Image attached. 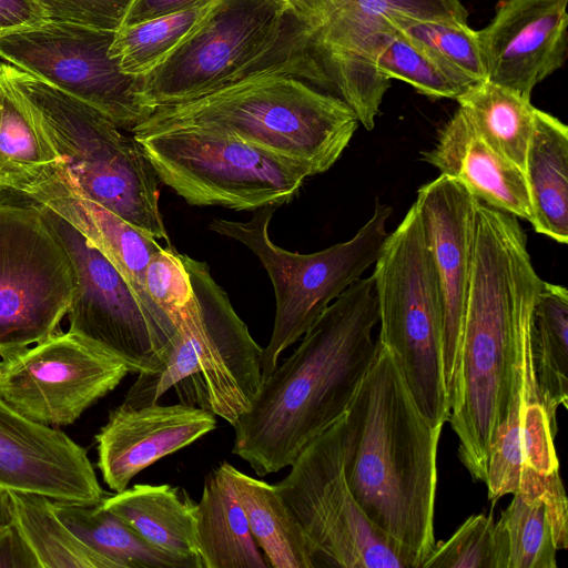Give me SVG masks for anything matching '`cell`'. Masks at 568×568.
<instances>
[{
  "label": "cell",
  "instance_id": "obj_1",
  "mask_svg": "<svg viewBox=\"0 0 568 568\" xmlns=\"http://www.w3.org/2000/svg\"><path fill=\"white\" fill-rule=\"evenodd\" d=\"M542 283L517 217L476 200L473 265L448 422L462 464L484 484L509 402L516 336L532 318Z\"/></svg>",
  "mask_w": 568,
  "mask_h": 568
},
{
  "label": "cell",
  "instance_id": "obj_2",
  "mask_svg": "<svg viewBox=\"0 0 568 568\" xmlns=\"http://www.w3.org/2000/svg\"><path fill=\"white\" fill-rule=\"evenodd\" d=\"M374 280L358 278L263 381L234 428L232 453L264 477L288 467L347 410L376 354Z\"/></svg>",
  "mask_w": 568,
  "mask_h": 568
},
{
  "label": "cell",
  "instance_id": "obj_3",
  "mask_svg": "<svg viewBox=\"0 0 568 568\" xmlns=\"http://www.w3.org/2000/svg\"><path fill=\"white\" fill-rule=\"evenodd\" d=\"M373 363L346 410L344 473L367 518L422 565L435 547L437 447L443 427L418 409L390 351Z\"/></svg>",
  "mask_w": 568,
  "mask_h": 568
},
{
  "label": "cell",
  "instance_id": "obj_4",
  "mask_svg": "<svg viewBox=\"0 0 568 568\" xmlns=\"http://www.w3.org/2000/svg\"><path fill=\"white\" fill-rule=\"evenodd\" d=\"M310 36L288 0H215L156 67L136 77L135 90L153 112L263 73L292 74L322 89Z\"/></svg>",
  "mask_w": 568,
  "mask_h": 568
},
{
  "label": "cell",
  "instance_id": "obj_5",
  "mask_svg": "<svg viewBox=\"0 0 568 568\" xmlns=\"http://www.w3.org/2000/svg\"><path fill=\"white\" fill-rule=\"evenodd\" d=\"M358 123L355 112L335 94L295 75L272 72L192 101L158 106L133 130L217 129L313 176L339 159Z\"/></svg>",
  "mask_w": 568,
  "mask_h": 568
},
{
  "label": "cell",
  "instance_id": "obj_6",
  "mask_svg": "<svg viewBox=\"0 0 568 568\" xmlns=\"http://www.w3.org/2000/svg\"><path fill=\"white\" fill-rule=\"evenodd\" d=\"M192 295L185 305L162 366L140 373L123 405L158 403L170 388L182 400L234 425L258 395L264 381L263 348L251 336L226 292L206 263L181 254Z\"/></svg>",
  "mask_w": 568,
  "mask_h": 568
},
{
  "label": "cell",
  "instance_id": "obj_7",
  "mask_svg": "<svg viewBox=\"0 0 568 568\" xmlns=\"http://www.w3.org/2000/svg\"><path fill=\"white\" fill-rule=\"evenodd\" d=\"M7 71L84 197L144 234L170 244L159 209V179L139 142L104 113L7 63Z\"/></svg>",
  "mask_w": 568,
  "mask_h": 568
},
{
  "label": "cell",
  "instance_id": "obj_8",
  "mask_svg": "<svg viewBox=\"0 0 568 568\" xmlns=\"http://www.w3.org/2000/svg\"><path fill=\"white\" fill-rule=\"evenodd\" d=\"M381 324L377 342L393 354L420 413L435 427L449 417L440 291L422 217L414 203L387 235L374 263Z\"/></svg>",
  "mask_w": 568,
  "mask_h": 568
},
{
  "label": "cell",
  "instance_id": "obj_9",
  "mask_svg": "<svg viewBox=\"0 0 568 568\" xmlns=\"http://www.w3.org/2000/svg\"><path fill=\"white\" fill-rule=\"evenodd\" d=\"M277 206L253 211L245 222L214 219L209 229L245 245L268 274L275 293V318L270 342L263 348L264 379L276 368L280 355L297 342L325 308L378 258L392 213L376 202L369 220L348 241L320 252L300 254L275 245L268 226Z\"/></svg>",
  "mask_w": 568,
  "mask_h": 568
},
{
  "label": "cell",
  "instance_id": "obj_10",
  "mask_svg": "<svg viewBox=\"0 0 568 568\" xmlns=\"http://www.w3.org/2000/svg\"><path fill=\"white\" fill-rule=\"evenodd\" d=\"M162 183L191 205L255 211L292 201L308 178L284 159L205 126L131 131Z\"/></svg>",
  "mask_w": 568,
  "mask_h": 568
},
{
  "label": "cell",
  "instance_id": "obj_11",
  "mask_svg": "<svg viewBox=\"0 0 568 568\" xmlns=\"http://www.w3.org/2000/svg\"><path fill=\"white\" fill-rule=\"evenodd\" d=\"M346 413L315 437L275 487L297 520L316 567L413 568L365 515L345 478Z\"/></svg>",
  "mask_w": 568,
  "mask_h": 568
},
{
  "label": "cell",
  "instance_id": "obj_12",
  "mask_svg": "<svg viewBox=\"0 0 568 568\" xmlns=\"http://www.w3.org/2000/svg\"><path fill=\"white\" fill-rule=\"evenodd\" d=\"M71 260L74 292L69 331L122 362L129 373H154L163 364L176 328L141 303L109 258L73 224L36 202Z\"/></svg>",
  "mask_w": 568,
  "mask_h": 568
},
{
  "label": "cell",
  "instance_id": "obj_13",
  "mask_svg": "<svg viewBox=\"0 0 568 568\" xmlns=\"http://www.w3.org/2000/svg\"><path fill=\"white\" fill-rule=\"evenodd\" d=\"M73 292L71 260L37 203H0V357L58 333Z\"/></svg>",
  "mask_w": 568,
  "mask_h": 568
},
{
  "label": "cell",
  "instance_id": "obj_14",
  "mask_svg": "<svg viewBox=\"0 0 568 568\" xmlns=\"http://www.w3.org/2000/svg\"><path fill=\"white\" fill-rule=\"evenodd\" d=\"M115 31L45 20L0 36V58L132 131L152 111L109 54Z\"/></svg>",
  "mask_w": 568,
  "mask_h": 568
},
{
  "label": "cell",
  "instance_id": "obj_15",
  "mask_svg": "<svg viewBox=\"0 0 568 568\" xmlns=\"http://www.w3.org/2000/svg\"><path fill=\"white\" fill-rule=\"evenodd\" d=\"M402 17L467 20L459 0H345L311 30L310 48L326 90L371 131L390 81L376 70L385 39Z\"/></svg>",
  "mask_w": 568,
  "mask_h": 568
},
{
  "label": "cell",
  "instance_id": "obj_16",
  "mask_svg": "<svg viewBox=\"0 0 568 568\" xmlns=\"http://www.w3.org/2000/svg\"><path fill=\"white\" fill-rule=\"evenodd\" d=\"M129 374L126 366L70 332L0 359V397L49 426L73 424Z\"/></svg>",
  "mask_w": 568,
  "mask_h": 568
},
{
  "label": "cell",
  "instance_id": "obj_17",
  "mask_svg": "<svg viewBox=\"0 0 568 568\" xmlns=\"http://www.w3.org/2000/svg\"><path fill=\"white\" fill-rule=\"evenodd\" d=\"M475 203L476 197L464 184L445 174L420 186L415 201L440 291L442 352L448 398L458 369L471 274Z\"/></svg>",
  "mask_w": 568,
  "mask_h": 568
},
{
  "label": "cell",
  "instance_id": "obj_18",
  "mask_svg": "<svg viewBox=\"0 0 568 568\" xmlns=\"http://www.w3.org/2000/svg\"><path fill=\"white\" fill-rule=\"evenodd\" d=\"M0 489L88 505L105 497L85 448L1 397Z\"/></svg>",
  "mask_w": 568,
  "mask_h": 568
},
{
  "label": "cell",
  "instance_id": "obj_19",
  "mask_svg": "<svg viewBox=\"0 0 568 568\" xmlns=\"http://www.w3.org/2000/svg\"><path fill=\"white\" fill-rule=\"evenodd\" d=\"M568 0H506L477 31L487 80L530 99L567 53Z\"/></svg>",
  "mask_w": 568,
  "mask_h": 568
},
{
  "label": "cell",
  "instance_id": "obj_20",
  "mask_svg": "<svg viewBox=\"0 0 568 568\" xmlns=\"http://www.w3.org/2000/svg\"><path fill=\"white\" fill-rule=\"evenodd\" d=\"M531 331L532 320L516 336L509 402L490 449L485 485L494 503L517 493L526 470L542 476L559 471L554 445L557 428L551 425L537 384Z\"/></svg>",
  "mask_w": 568,
  "mask_h": 568
},
{
  "label": "cell",
  "instance_id": "obj_21",
  "mask_svg": "<svg viewBox=\"0 0 568 568\" xmlns=\"http://www.w3.org/2000/svg\"><path fill=\"white\" fill-rule=\"evenodd\" d=\"M215 427V415L194 405L121 404L110 410L94 437L97 466L108 487L120 493L146 467L190 446Z\"/></svg>",
  "mask_w": 568,
  "mask_h": 568
},
{
  "label": "cell",
  "instance_id": "obj_22",
  "mask_svg": "<svg viewBox=\"0 0 568 568\" xmlns=\"http://www.w3.org/2000/svg\"><path fill=\"white\" fill-rule=\"evenodd\" d=\"M422 155L480 202L531 221L524 171L487 143L460 108L440 131L435 146Z\"/></svg>",
  "mask_w": 568,
  "mask_h": 568
},
{
  "label": "cell",
  "instance_id": "obj_23",
  "mask_svg": "<svg viewBox=\"0 0 568 568\" xmlns=\"http://www.w3.org/2000/svg\"><path fill=\"white\" fill-rule=\"evenodd\" d=\"M29 200L51 207L81 231L116 267L148 311L176 328L145 287L146 265L151 256L162 247L156 239L78 193L65 171Z\"/></svg>",
  "mask_w": 568,
  "mask_h": 568
},
{
  "label": "cell",
  "instance_id": "obj_24",
  "mask_svg": "<svg viewBox=\"0 0 568 568\" xmlns=\"http://www.w3.org/2000/svg\"><path fill=\"white\" fill-rule=\"evenodd\" d=\"M64 172L39 119L0 63V192L28 199Z\"/></svg>",
  "mask_w": 568,
  "mask_h": 568
},
{
  "label": "cell",
  "instance_id": "obj_25",
  "mask_svg": "<svg viewBox=\"0 0 568 568\" xmlns=\"http://www.w3.org/2000/svg\"><path fill=\"white\" fill-rule=\"evenodd\" d=\"M100 505L124 520L153 547L203 568L195 534L196 503L169 484H135L104 497Z\"/></svg>",
  "mask_w": 568,
  "mask_h": 568
},
{
  "label": "cell",
  "instance_id": "obj_26",
  "mask_svg": "<svg viewBox=\"0 0 568 568\" xmlns=\"http://www.w3.org/2000/svg\"><path fill=\"white\" fill-rule=\"evenodd\" d=\"M195 534L203 568L270 567L251 534L226 462L205 477Z\"/></svg>",
  "mask_w": 568,
  "mask_h": 568
},
{
  "label": "cell",
  "instance_id": "obj_27",
  "mask_svg": "<svg viewBox=\"0 0 568 568\" xmlns=\"http://www.w3.org/2000/svg\"><path fill=\"white\" fill-rule=\"evenodd\" d=\"M524 173L534 229L560 244H567L568 128L537 108Z\"/></svg>",
  "mask_w": 568,
  "mask_h": 568
},
{
  "label": "cell",
  "instance_id": "obj_28",
  "mask_svg": "<svg viewBox=\"0 0 568 568\" xmlns=\"http://www.w3.org/2000/svg\"><path fill=\"white\" fill-rule=\"evenodd\" d=\"M235 491L251 534L272 568H315L313 551L275 485L231 465Z\"/></svg>",
  "mask_w": 568,
  "mask_h": 568
},
{
  "label": "cell",
  "instance_id": "obj_29",
  "mask_svg": "<svg viewBox=\"0 0 568 568\" xmlns=\"http://www.w3.org/2000/svg\"><path fill=\"white\" fill-rule=\"evenodd\" d=\"M51 503L55 515L74 536L115 568H189L184 561L150 545L100 504L55 499Z\"/></svg>",
  "mask_w": 568,
  "mask_h": 568
},
{
  "label": "cell",
  "instance_id": "obj_30",
  "mask_svg": "<svg viewBox=\"0 0 568 568\" xmlns=\"http://www.w3.org/2000/svg\"><path fill=\"white\" fill-rule=\"evenodd\" d=\"M532 362L542 403L557 428L559 406L568 407V292L545 282L534 306Z\"/></svg>",
  "mask_w": 568,
  "mask_h": 568
},
{
  "label": "cell",
  "instance_id": "obj_31",
  "mask_svg": "<svg viewBox=\"0 0 568 568\" xmlns=\"http://www.w3.org/2000/svg\"><path fill=\"white\" fill-rule=\"evenodd\" d=\"M456 101L484 140L524 171L535 123L530 99L486 80Z\"/></svg>",
  "mask_w": 568,
  "mask_h": 568
},
{
  "label": "cell",
  "instance_id": "obj_32",
  "mask_svg": "<svg viewBox=\"0 0 568 568\" xmlns=\"http://www.w3.org/2000/svg\"><path fill=\"white\" fill-rule=\"evenodd\" d=\"M11 519L40 568H115L88 548L55 515L50 498L8 491Z\"/></svg>",
  "mask_w": 568,
  "mask_h": 568
},
{
  "label": "cell",
  "instance_id": "obj_33",
  "mask_svg": "<svg viewBox=\"0 0 568 568\" xmlns=\"http://www.w3.org/2000/svg\"><path fill=\"white\" fill-rule=\"evenodd\" d=\"M495 523L497 568H557V548L545 503L513 494Z\"/></svg>",
  "mask_w": 568,
  "mask_h": 568
},
{
  "label": "cell",
  "instance_id": "obj_34",
  "mask_svg": "<svg viewBox=\"0 0 568 568\" xmlns=\"http://www.w3.org/2000/svg\"><path fill=\"white\" fill-rule=\"evenodd\" d=\"M214 2L121 27L110 45V57L128 75L149 72L196 27Z\"/></svg>",
  "mask_w": 568,
  "mask_h": 568
},
{
  "label": "cell",
  "instance_id": "obj_35",
  "mask_svg": "<svg viewBox=\"0 0 568 568\" xmlns=\"http://www.w3.org/2000/svg\"><path fill=\"white\" fill-rule=\"evenodd\" d=\"M376 70L389 81L402 80L419 93L435 99L457 100L476 84L442 64L396 30L383 42L376 58Z\"/></svg>",
  "mask_w": 568,
  "mask_h": 568
},
{
  "label": "cell",
  "instance_id": "obj_36",
  "mask_svg": "<svg viewBox=\"0 0 568 568\" xmlns=\"http://www.w3.org/2000/svg\"><path fill=\"white\" fill-rule=\"evenodd\" d=\"M394 26L396 31L473 83L487 80L477 31L467 20L402 17Z\"/></svg>",
  "mask_w": 568,
  "mask_h": 568
},
{
  "label": "cell",
  "instance_id": "obj_37",
  "mask_svg": "<svg viewBox=\"0 0 568 568\" xmlns=\"http://www.w3.org/2000/svg\"><path fill=\"white\" fill-rule=\"evenodd\" d=\"M422 568H497L493 517H468L448 539L435 544Z\"/></svg>",
  "mask_w": 568,
  "mask_h": 568
},
{
  "label": "cell",
  "instance_id": "obj_38",
  "mask_svg": "<svg viewBox=\"0 0 568 568\" xmlns=\"http://www.w3.org/2000/svg\"><path fill=\"white\" fill-rule=\"evenodd\" d=\"M151 298L175 326L191 298L192 287L181 253L170 243L150 258L144 275Z\"/></svg>",
  "mask_w": 568,
  "mask_h": 568
},
{
  "label": "cell",
  "instance_id": "obj_39",
  "mask_svg": "<svg viewBox=\"0 0 568 568\" xmlns=\"http://www.w3.org/2000/svg\"><path fill=\"white\" fill-rule=\"evenodd\" d=\"M49 20L116 31L132 0H33Z\"/></svg>",
  "mask_w": 568,
  "mask_h": 568
},
{
  "label": "cell",
  "instance_id": "obj_40",
  "mask_svg": "<svg viewBox=\"0 0 568 568\" xmlns=\"http://www.w3.org/2000/svg\"><path fill=\"white\" fill-rule=\"evenodd\" d=\"M45 20L44 10L33 0H0V36Z\"/></svg>",
  "mask_w": 568,
  "mask_h": 568
},
{
  "label": "cell",
  "instance_id": "obj_41",
  "mask_svg": "<svg viewBox=\"0 0 568 568\" xmlns=\"http://www.w3.org/2000/svg\"><path fill=\"white\" fill-rule=\"evenodd\" d=\"M212 1L214 0H132L122 27L193 9Z\"/></svg>",
  "mask_w": 568,
  "mask_h": 568
},
{
  "label": "cell",
  "instance_id": "obj_42",
  "mask_svg": "<svg viewBox=\"0 0 568 568\" xmlns=\"http://www.w3.org/2000/svg\"><path fill=\"white\" fill-rule=\"evenodd\" d=\"M0 567L40 568L12 520L0 529Z\"/></svg>",
  "mask_w": 568,
  "mask_h": 568
},
{
  "label": "cell",
  "instance_id": "obj_43",
  "mask_svg": "<svg viewBox=\"0 0 568 568\" xmlns=\"http://www.w3.org/2000/svg\"><path fill=\"white\" fill-rule=\"evenodd\" d=\"M8 491L0 489V529L11 523Z\"/></svg>",
  "mask_w": 568,
  "mask_h": 568
},
{
  "label": "cell",
  "instance_id": "obj_44",
  "mask_svg": "<svg viewBox=\"0 0 568 568\" xmlns=\"http://www.w3.org/2000/svg\"><path fill=\"white\" fill-rule=\"evenodd\" d=\"M294 8H296L298 4H301L303 1H311V2H321V3H327V4H341L344 2V0H288Z\"/></svg>",
  "mask_w": 568,
  "mask_h": 568
}]
</instances>
